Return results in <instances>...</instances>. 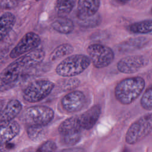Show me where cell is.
<instances>
[{"label": "cell", "instance_id": "1", "mask_svg": "<svg viewBox=\"0 0 152 152\" xmlns=\"http://www.w3.org/2000/svg\"><path fill=\"white\" fill-rule=\"evenodd\" d=\"M45 52L33 50L17 58L0 73V93L14 88L33 68L40 64L45 58Z\"/></svg>", "mask_w": 152, "mask_h": 152}, {"label": "cell", "instance_id": "2", "mask_svg": "<svg viewBox=\"0 0 152 152\" xmlns=\"http://www.w3.org/2000/svg\"><path fill=\"white\" fill-rule=\"evenodd\" d=\"M145 85V80L141 77L135 76L123 79L115 88V96L121 104H131L140 96Z\"/></svg>", "mask_w": 152, "mask_h": 152}, {"label": "cell", "instance_id": "3", "mask_svg": "<svg viewBox=\"0 0 152 152\" xmlns=\"http://www.w3.org/2000/svg\"><path fill=\"white\" fill-rule=\"evenodd\" d=\"M90 58L83 54L68 56L56 67V72L64 77H72L84 71L90 65Z\"/></svg>", "mask_w": 152, "mask_h": 152}, {"label": "cell", "instance_id": "4", "mask_svg": "<svg viewBox=\"0 0 152 152\" xmlns=\"http://www.w3.org/2000/svg\"><path fill=\"white\" fill-rule=\"evenodd\" d=\"M53 117L54 112L51 108L46 106H34L23 111L20 120L28 126H44L48 124Z\"/></svg>", "mask_w": 152, "mask_h": 152}, {"label": "cell", "instance_id": "5", "mask_svg": "<svg viewBox=\"0 0 152 152\" xmlns=\"http://www.w3.org/2000/svg\"><path fill=\"white\" fill-rule=\"evenodd\" d=\"M151 132H152V113L141 116L130 125L125 135V141L131 145L136 144Z\"/></svg>", "mask_w": 152, "mask_h": 152}, {"label": "cell", "instance_id": "6", "mask_svg": "<svg viewBox=\"0 0 152 152\" xmlns=\"http://www.w3.org/2000/svg\"><path fill=\"white\" fill-rule=\"evenodd\" d=\"M55 84L48 80H36L24 90L23 99L29 103L39 102L46 98L52 91Z\"/></svg>", "mask_w": 152, "mask_h": 152}, {"label": "cell", "instance_id": "7", "mask_svg": "<svg viewBox=\"0 0 152 152\" xmlns=\"http://www.w3.org/2000/svg\"><path fill=\"white\" fill-rule=\"evenodd\" d=\"M88 57L93 65L96 68H103L109 66L113 61L115 54L113 50L102 44L90 45L87 49Z\"/></svg>", "mask_w": 152, "mask_h": 152}, {"label": "cell", "instance_id": "8", "mask_svg": "<svg viewBox=\"0 0 152 152\" xmlns=\"http://www.w3.org/2000/svg\"><path fill=\"white\" fill-rule=\"evenodd\" d=\"M81 129L77 116L65 119L58 128V131L63 142L69 145H73L80 141Z\"/></svg>", "mask_w": 152, "mask_h": 152}, {"label": "cell", "instance_id": "9", "mask_svg": "<svg viewBox=\"0 0 152 152\" xmlns=\"http://www.w3.org/2000/svg\"><path fill=\"white\" fill-rule=\"evenodd\" d=\"M41 42L40 36L36 33L28 32L23 36L17 45L10 51V57L18 58L26 53L34 50Z\"/></svg>", "mask_w": 152, "mask_h": 152}, {"label": "cell", "instance_id": "10", "mask_svg": "<svg viewBox=\"0 0 152 152\" xmlns=\"http://www.w3.org/2000/svg\"><path fill=\"white\" fill-rule=\"evenodd\" d=\"M149 60L142 55L127 56L117 63V69L124 74H134L148 65Z\"/></svg>", "mask_w": 152, "mask_h": 152}, {"label": "cell", "instance_id": "11", "mask_svg": "<svg viewBox=\"0 0 152 152\" xmlns=\"http://www.w3.org/2000/svg\"><path fill=\"white\" fill-rule=\"evenodd\" d=\"M86 103V96L78 90H74L65 95L61 100L63 109L69 113H74L80 110Z\"/></svg>", "mask_w": 152, "mask_h": 152}, {"label": "cell", "instance_id": "12", "mask_svg": "<svg viewBox=\"0 0 152 152\" xmlns=\"http://www.w3.org/2000/svg\"><path fill=\"white\" fill-rule=\"evenodd\" d=\"M100 5V0H78L77 16L83 20L95 15Z\"/></svg>", "mask_w": 152, "mask_h": 152}, {"label": "cell", "instance_id": "13", "mask_svg": "<svg viewBox=\"0 0 152 152\" xmlns=\"http://www.w3.org/2000/svg\"><path fill=\"white\" fill-rule=\"evenodd\" d=\"M101 114V107L96 104L78 116V122L81 129L88 130L96 124Z\"/></svg>", "mask_w": 152, "mask_h": 152}, {"label": "cell", "instance_id": "14", "mask_svg": "<svg viewBox=\"0 0 152 152\" xmlns=\"http://www.w3.org/2000/svg\"><path fill=\"white\" fill-rule=\"evenodd\" d=\"M20 131V125L16 121H1L0 145H5L16 137Z\"/></svg>", "mask_w": 152, "mask_h": 152}, {"label": "cell", "instance_id": "15", "mask_svg": "<svg viewBox=\"0 0 152 152\" xmlns=\"http://www.w3.org/2000/svg\"><path fill=\"white\" fill-rule=\"evenodd\" d=\"M22 104L16 99L11 100L8 102L1 113V121H11L21 111Z\"/></svg>", "mask_w": 152, "mask_h": 152}, {"label": "cell", "instance_id": "16", "mask_svg": "<svg viewBox=\"0 0 152 152\" xmlns=\"http://www.w3.org/2000/svg\"><path fill=\"white\" fill-rule=\"evenodd\" d=\"M15 21V15L9 12H5L0 16V42L11 31Z\"/></svg>", "mask_w": 152, "mask_h": 152}, {"label": "cell", "instance_id": "17", "mask_svg": "<svg viewBox=\"0 0 152 152\" xmlns=\"http://www.w3.org/2000/svg\"><path fill=\"white\" fill-rule=\"evenodd\" d=\"M51 27L56 31L61 34H69L74 28L73 21L66 17H59L51 23Z\"/></svg>", "mask_w": 152, "mask_h": 152}, {"label": "cell", "instance_id": "18", "mask_svg": "<svg viewBox=\"0 0 152 152\" xmlns=\"http://www.w3.org/2000/svg\"><path fill=\"white\" fill-rule=\"evenodd\" d=\"M126 29L133 34H152V19L133 23L128 25Z\"/></svg>", "mask_w": 152, "mask_h": 152}, {"label": "cell", "instance_id": "19", "mask_svg": "<svg viewBox=\"0 0 152 152\" xmlns=\"http://www.w3.org/2000/svg\"><path fill=\"white\" fill-rule=\"evenodd\" d=\"M74 51L73 46L68 43H64L58 46L51 52L49 59L51 61H56L65 56L71 54Z\"/></svg>", "mask_w": 152, "mask_h": 152}, {"label": "cell", "instance_id": "20", "mask_svg": "<svg viewBox=\"0 0 152 152\" xmlns=\"http://www.w3.org/2000/svg\"><path fill=\"white\" fill-rule=\"evenodd\" d=\"M75 0H57L55 10L59 17H66L72 10Z\"/></svg>", "mask_w": 152, "mask_h": 152}, {"label": "cell", "instance_id": "21", "mask_svg": "<svg viewBox=\"0 0 152 152\" xmlns=\"http://www.w3.org/2000/svg\"><path fill=\"white\" fill-rule=\"evenodd\" d=\"M146 40V39L144 37H138L129 39L126 42H123L122 45H121L120 49L121 50L125 52L129 51L131 49L140 48L145 44Z\"/></svg>", "mask_w": 152, "mask_h": 152}, {"label": "cell", "instance_id": "22", "mask_svg": "<svg viewBox=\"0 0 152 152\" xmlns=\"http://www.w3.org/2000/svg\"><path fill=\"white\" fill-rule=\"evenodd\" d=\"M27 135L33 141H39L43 139L45 131L42 126H30L27 129Z\"/></svg>", "mask_w": 152, "mask_h": 152}, {"label": "cell", "instance_id": "23", "mask_svg": "<svg viewBox=\"0 0 152 152\" xmlns=\"http://www.w3.org/2000/svg\"><path fill=\"white\" fill-rule=\"evenodd\" d=\"M140 104L141 107L145 110L152 109V84L143 93L140 100Z\"/></svg>", "mask_w": 152, "mask_h": 152}, {"label": "cell", "instance_id": "24", "mask_svg": "<svg viewBox=\"0 0 152 152\" xmlns=\"http://www.w3.org/2000/svg\"><path fill=\"white\" fill-rule=\"evenodd\" d=\"M80 80L77 78H67L61 81V88L64 91L71 90L77 87L80 84Z\"/></svg>", "mask_w": 152, "mask_h": 152}, {"label": "cell", "instance_id": "25", "mask_svg": "<svg viewBox=\"0 0 152 152\" xmlns=\"http://www.w3.org/2000/svg\"><path fill=\"white\" fill-rule=\"evenodd\" d=\"M80 24L84 27H94L98 26L101 22V18L99 15L96 14L95 15L88 18L83 20H80Z\"/></svg>", "mask_w": 152, "mask_h": 152}, {"label": "cell", "instance_id": "26", "mask_svg": "<svg viewBox=\"0 0 152 152\" xmlns=\"http://www.w3.org/2000/svg\"><path fill=\"white\" fill-rule=\"evenodd\" d=\"M56 148V144L53 141H47L42 144L36 152H54Z\"/></svg>", "mask_w": 152, "mask_h": 152}, {"label": "cell", "instance_id": "27", "mask_svg": "<svg viewBox=\"0 0 152 152\" xmlns=\"http://www.w3.org/2000/svg\"><path fill=\"white\" fill-rule=\"evenodd\" d=\"M2 8L7 9L11 8L15 6V2L12 0H5L2 4H1Z\"/></svg>", "mask_w": 152, "mask_h": 152}, {"label": "cell", "instance_id": "28", "mask_svg": "<svg viewBox=\"0 0 152 152\" xmlns=\"http://www.w3.org/2000/svg\"><path fill=\"white\" fill-rule=\"evenodd\" d=\"M8 52V49H3L0 51V65L4 63L7 60V56Z\"/></svg>", "mask_w": 152, "mask_h": 152}, {"label": "cell", "instance_id": "29", "mask_svg": "<svg viewBox=\"0 0 152 152\" xmlns=\"http://www.w3.org/2000/svg\"><path fill=\"white\" fill-rule=\"evenodd\" d=\"M59 152H84V150L81 148L72 147L62 150Z\"/></svg>", "mask_w": 152, "mask_h": 152}, {"label": "cell", "instance_id": "30", "mask_svg": "<svg viewBox=\"0 0 152 152\" xmlns=\"http://www.w3.org/2000/svg\"><path fill=\"white\" fill-rule=\"evenodd\" d=\"M7 148L5 145H0V152H6Z\"/></svg>", "mask_w": 152, "mask_h": 152}, {"label": "cell", "instance_id": "31", "mask_svg": "<svg viewBox=\"0 0 152 152\" xmlns=\"http://www.w3.org/2000/svg\"><path fill=\"white\" fill-rule=\"evenodd\" d=\"M119 1H120L121 2H122V3H125V2H126L128 1H129V0H118Z\"/></svg>", "mask_w": 152, "mask_h": 152}, {"label": "cell", "instance_id": "32", "mask_svg": "<svg viewBox=\"0 0 152 152\" xmlns=\"http://www.w3.org/2000/svg\"><path fill=\"white\" fill-rule=\"evenodd\" d=\"M24 1H26V0H15V1H16L17 2H23Z\"/></svg>", "mask_w": 152, "mask_h": 152}, {"label": "cell", "instance_id": "33", "mask_svg": "<svg viewBox=\"0 0 152 152\" xmlns=\"http://www.w3.org/2000/svg\"><path fill=\"white\" fill-rule=\"evenodd\" d=\"M151 11V14H152V8H151V11Z\"/></svg>", "mask_w": 152, "mask_h": 152}, {"label": "cell", "instance_id": "34", "mask_svg": "<svg viewBox=\"0 0 152 152\" xmlns=\"http://www.w3.org/2000/svg\"><path fill=\"white\" fill-rule=\"evenodd\" d=\"M36 1H41V0H36Z\"/></svg>", "mask_w": 152, "mask_h": 152}, {"label": "cell", "instance_id": "35", "mask_svg": "<svg viewBox=\"0 0 152 152\" xmlns=\"http://www.w3.org/2000/svg\"><path fill=\"white\" fill-rule=\"evenodd\" d=\"M24 152H29V151H24Z\"/></svg>", "mask_w": 152, "mask_h": 152}, {"label": "cell", "instance_id": "36", "mask_svg": "<svg viewBox=\"0 0 152 152\" xmlns=\"http://www.w3.org/2000/svg\"><path fill=\"white\" fill-rule=\"evenodd\" d=\"M1 7V4H0V7Z\"/></svg>", "mask_w": 152, "mask_h": 152}, {"label": "cell", "instance_id": "37", "mask_svg": "<svg viewBox=\"0 0 152 152\" xmlns=\"http://www.w3.org/2000/svg\"><path fill=\"white\" fill-rule=\"evenodd\" d=\"M151 56H152V53H151Z\"/></svg>", "mask_w": 152, "mask_h": 152}]
</instances>
